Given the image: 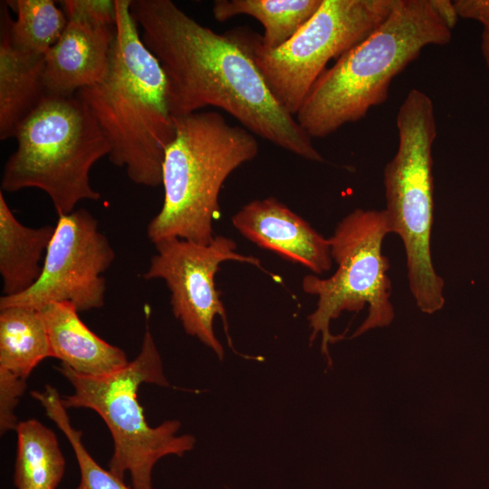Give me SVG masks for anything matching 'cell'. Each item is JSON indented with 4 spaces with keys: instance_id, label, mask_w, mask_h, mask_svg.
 Masks as SVG:
<instances>
[{
    "instance_id": "ba28073f",
    "label": "cell",
    "mask_w": 489,
    "mask_h": 489,
    "mask_svg": "<svg viewBox=\"0 0 489 489\" xmlns=\"http://www.w3.org/2000/svg\"><path fill=\"white\" fill-rule=\"evenodd\" d=\"M396 0H322L313 16L284 44L263 46L249 27L225 34L252 60L266 87L291 115L332 59L365 40L388 16Z\"/></svg>"
},
{
    "instance_id": "44dd1931",
    "label": "cell",
    "mask_w": 489,
    "mask_h": 489,
    "mask_svg": "<svg viewBox=\"0 0 489 489\" xmlns=\"http://www.w3.org/2000/svg\"><path fill=\"white\" fill-rule=\"evenodd\" d=\"M31 396L44 408L46 415L63 432L78 461L81 481L75 489H129L123 480L102 468L89 454L82 441V432L73 428L57 390L45 385L43 391H32Z\"/></svg>"
},
{
    "instance_id": "d4e9b609",
    "label": "cell",
    "mask_w": 489,
    "mask_h": 489,
    "mask_svg": "<svg viewBox=\"0 0 489 489\" xmlns=\"http://www.w3.org/2000/svg\"><path fill=\"white\" fill-rule=\"evenodd\" d=\"M432 8L440 18V20L446 24L451 31L455 26L458 14L454 5L453 1L449 0H429Z\"/></svg>"
},
{
    "instance_id": "277c9868",
    "label": "cell",
    "mask_w": 489,
    "mask_h": 489,
    "mask_svg": "<svg viewBox=\"0 0 489 489\" xmlns=\"http://www.w3.org/2000/svg\"><path fill=\"white\" fill-rule=\"evenodd\" d=\"M176 133L162 164L164 201L147 227L156 244L179 238L199 244L213 241L218 197L227 177L259 152L255 135L228 123L216 111L174 117Z\"/></svg>"
},
{
    "instance_id": "8992f818",
    "label": "cell",
    "mask_w": 489,
    "mask_h": 489,
    "mask_svg": "<svg viewBox=\"0 0 489 489\" xmlns=\"http://www.w3.org/2000/svg\"><path fill=\"white\" fill-rule=\"evenodd\" d=\"M57 369L73 387V393L62 398L64 408H90L101 416L113 439L109 470L122 480L129 473L133 489H153L155 464L166 455L182 456L193 449L196 439L192 435H177L178 420H166L152 427L139 403L141 384L170 386L149 327L139 353L120 369L102 376L80 374L64 363Z\"/></svg>"
},
{
    "instance_id": "9c48e42d",
    "label": "cell",
    "mask_w": 489,
    "mask_h": 489,
    "mask_svg": "<svg viewBox=\"0 0 489 489\" xmlns=\"http://www.w3.org/2000/svg\"><path fill=\"white\" fill-rule=\"evenodd\" d=\"M390 233L385 209H354L329 237L331 256L337 264L335 273L328 278L313 273L303 277V292L317 297L316 308L308 316L310 340L321 334L323 354H329L328 345L335 339L330 332L331 321L343 312L368 308V315L354 336L392 321L389 262L382 252L383 241Z\"/></svg>"
},
{
    "instance_id": "ffe728a7",
    "label": "cell",
    "mask_w": 489,
    "mask_h": 489,
    "mask_svg": "<svg viewBox=\"0 0 489 489\" xmlns=\"http://www.w3.org/2000/svg\"><path fill=\"white\" fill-rule=\"evenodd\" d=\"M11 43L17 49L45 55L59 40L67 17L52 0H14L1 2Z\"/></svg>"
},
{
    "instance_id": "603a6c76",
    "label": "cell",
    "mask_w": 489,
    "mask_h": 489,
    "mask_svg": "<svg viewBox=\"0 0 489 489\" xmlns=\"http://www.w3.org/2000/svg\"><path fill=\"white\" fill-rule=\"evenodd\" d=\"M67 19L76 18L95 24L115 25V0L59 1Z\"/></svg>"
},
{
    "instance_id": "7402d4cb",
    "label": "cell",
    "mask_w": 489,
    "mask_h": 489,
    "mask_svg": "<svg viewBox=\"0 0 489 489\" xmlns=\"http://www.w3.org/2000/svg\"><path fill=\"white\" fill-rule=\"evenodd\" d=\"M26 389V379L5 370H0V431L16 429L18 425L14 408Z\"/></svg>"
},
{
    "instance_id": "4fadbf2b",
    "label": "cell",
    "mask_w": 489,
    "mask_h": 489,
    "mask_svg": "<svg viewBox=\"0 0 489 489\" xmlns=\"http://www.w3.org/2000/svg\"><path fill=\"white\" fill-rule=\"evenodd\" d=\"M67 20L61 37L44 57L47 95H74L99 82L109 68L115 25Z\"/></svg>"
},
{
    "instance_id": "ac0fdd59",
    "label": "cell",
    "mask_w": 489,
    "mask_h": 489,
    "mask_svg": "<svg viewBox=\"0 0 489 489\" xmlns=\"http://www.w3.org/2000/svg\"><path fill=\"white\" fill-rule=\"evenodd\" d=\"M322 0H216L214 18L225 22L240 14L255 18L264 31L263 46L274 50L289 41L317 12Z\"/></svg>"
},
{
    "instance_id": "8fae6325",
    "label": "cell",
    "mask_w": 489,
    "mask_h": 489,
    "mask_svg": "<svg viewBox=\"0 0 489 489\" xmlns=\"http://www.w3.org/2000/svg\"><path fill=\"white\" fill-rule=\"evenodd\" d=\"M115 259L97 219L86 209L59 216L38 281L14 296H1L0 308L39 310L51 302H70L78 312L103 306L106 272Z\"/></svg>"
},
{
    "instance_id": "5b68a950",
    "label": "cell",
    "mask_w": 489,
    "mask_h": 489,
    "mask_svg": "<svg viewBox=\"0 0 489 489\" xmlns=\"http://www.w3.org/2000/svg\"><path fill=\"white\" fill-rule=\"evenodd\" d=\"M16 149L6 160L1 191L38 188L50 197L58 216L82 200L101 194L90 183L93 165L110 152L87 105L76 94L47 95L22 122Z\"/></svg>"
},
{
    "instance_id": "7c38bea8",
    "label": "cell",
    "mask_w": 489,
    "mask_h": 489,
    "mask_svg": "<svg viewBox=\"0 0 489 489\" xmlns=\"http://www.w3.org/2000/svg\"><path fill=\"white\" fill-rule=\"evenodd\" d=\"M235 228L261 248L319 275L332 265L329 238L273 197L244 205L232 217Z\"/></svg>"
},
{
    "instance_id": "d6986e66",
    "label": "cell",
    "mask_w": 489,
    "mask_h": 489,
    "mask_svg": "<svg viewBox=\"0 0 489 489\" xmlns=\"http://www.w3.org/2000/svg\"><path fill=\"white\" fill-rule=\"evenodd\" d=\"M14 484L17 489H55L65 460L55 434L36 419L18 423Z\"/></svg>"
},
{
    "instance_id": "7a4b0ae2",
    "label": "cell",
    "mask_w": 489,
    "mask_h": 489,
    "mask_svg": "<svg viewBox=\"0 0 489 489\" xmlns=\"http://www.w3.org/2000/svg\"><path fill=\"white\" fill-rule=\"evenodd\" d=\"M131 0H115V36L105 76L75 94L95 118L110 152V161L129 179L162 185V164L176 127L167 98V79L143 43Z\"/></svg>"
},
{
    "instance_id": "52a82bcc",
    "label": "cell",
    "mask_w": 489,
    "mask_h": 489,
    "mask_svg": "<svg viewBox=\"0 0 489 489\" xmlns=\"http://www.w3.org/2000/svg\"><path fill=\"white\" fill-rule=\"evenodd\" d=\"M398 146L385 166L386 212L391 233L404 245L408 278L417 307L433 313L445 304L444 280L432 262L430 238L434 221L432 148L436 137L434 103L411 89L397 114Z\"/></svg>"
},
{
    "instance_id": "9a60e30c",
    "label": "cell",
    "mask_w": 489,
    "mask_h": 489,
    "mask_svg": "<svg viewBox=\"0 0 489 489\" xmlns=\"http://www.w3.org/2000/svg\"><path fill=\"white\" fill-rule=\"evenodd\" d=\"M44 57L17 49L0 17V139L14 138L22 122L47 96Z\"/></svg>"
},
{
    "instance_id": "484cf974",
    "label": "cell",
    "mask_w": 489,
    "mask_h": 489,
    "mask_svg": "<svg viewBox=\"0 0 489 489\" xmlns=\"http://www.w3.org/2000/svg\"><path fill=\"white\" fill-rule=\"evenodd\" d=\"M481 51L489 70V24L484 25L481 40Z\"/></svg>"
},
{
    "instance_id": "5bb4252c",
    "label": "cell",
    "mask_w": 489,
    "mask_h": 489,
    "mask_svg": "<svg viewBox=\"0 0 489 489\" xmlns=\"http://www.w3.org/2000/svg\"><path fill=\"white\" fill-rule=\"evenodd\" d=\"M38 311L48 334L52 357L76 372L102 376L129 362L124 350L97 336L82 321L73 304L51 302Z\"/></svg>"
},
{
    "instance_id": "3957f363",
    "label": "cell",
    "mask_w": 489,
    "mask_h": 489,
    "mask_svg": "<svg viewBox=\"0 0 489 489\" xmlns=\"http://www.w3.org/2000/svg\"><path fill=\"white\" fill-rule=\"evenodd\" d=\"M452 37L429 0H396L388 16L365 40L325 69L295 119L312 138H325L362 120L388 97L392 80L428 45Z\"/></svg>"
},
{
    "instance_id": "cb8c5ba5",
    "label": "cell",
    "mask_w": 489,
    "mask_h": 489,
    "mask_svg": "<svg viewBox=\"0 0 489 489\" xmlns=\"http://www.w3.org/2000/svg\"><path fill=\"white\" fill-rule=\"evenodd\" d=\"M459 17L479 21L483 26L489 24V0L453 1Z\"/></svg>"
},
{
    "instance_id": "30bf717a",
    "label": "cell",
    "mask_w": 489,
    "mask_h": 489,
    "mask_svg": "<svg viewBox=\"0 0 489 489\" xmlns=\"http://www.w3.org/2000/svg\"><path fill=\"white\" fill-rule=\"evenodd\" d=\"M155 244L143 277L163 280L170 292L174 316L190 336L196 337L222 360L224 347L214 331V320L219 316L224 323L227 343L235 353L225 308L216 288L215 276L219 265L226 261L247 263L269 273L257 257L236 251V243L224 235H216L207 244H199L179 238H168Z\"/></svg>"
},
{
    "instance_id": "e0dca14e",
    "label": "cell",
    "mask_w": 489,
    "mask_h": 489,
    "mask_svg": "<svg viewBox=\"0 0 489 489\" xmlns=\"http://www.w3.org/2000/svg\"><path fill=\"white\" fill-rule=\"evenodd\" d=\"M49 357L50 342L39 311L25 306L0 308V370L27 379Z\"/></svg>"
},
{
    "instance_id": "2e32d148",
    "label": "cell",
    "mask_w": 489,
    "mask_h": 489,
    "mask_svg": "<svg viewBox=\"0 0 489 489\" xmlns=\"http://www.w3.org/2000/svg\"><path fill=\"white\" fill-rule=\"evenodd\" d=\"M55 226L34 228L19 222L0 192V274L3 295L29 290L40 278Z\"/></svg>"
},
{
    "instance_id": "6da1fadb",
    "label": "cell",
    "mask_w": 489,
    "mask_h": 489,
    "mask_svg": "<svg viewBox=\"0 0 489 489\" xmlns=\"http://www.w3.org/2000/svg\"><path fill=\"white\" fill-rule=\"evenodd\" d=\"M130 10L166 75L173 117L217 107L255 136L307 160L324 162L312 138L225 33L202 25L171 0H131Z\"/></svg>"
}]
</instances>
